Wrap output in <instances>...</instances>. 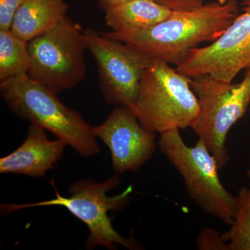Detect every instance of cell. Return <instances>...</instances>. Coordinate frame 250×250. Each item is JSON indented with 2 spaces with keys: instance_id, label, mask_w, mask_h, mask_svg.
<instances>
[{
  "instance_id": "6da1fadb",
  "label": "cell",
  "mask_w": 250,
  "mask_h": 250,
  "mask_svg": "<svg viewBox=\"0 0 250 250\" xmlns=\"http://www.w3.org/2000/svg\"><path fill=\"white\" fill-rule=\"evenodd\" d=\"M238 14L237 0H228L223 5L211 2L190 11H172L165 21L144 30L110 31L103 34L149 58L164 61L177 67L199 45L218 39Z\"/></svg>"
},
{
  "instance_id": "7a4b0ae2",
  "label": "cell",
  "mask_w": 250,
  "mask_h": 250,
  "mask_svg": "<svg viewBox=\"0 0 250 250\" xmlns=\"http://www.w3.org/2000/svg\"><path fill=\"white\" fill-rule=\"evenodd\" d=\"M0 94L18 118L50 131L80 155L90 157L100 152L93 126L27 74L1 81Z\"/></svg>"
},
{
  "instance_id": "3957f363",
  "label": "cell",
  "mask_w": 250,
  "mask_h": 250,
  "mask_svg": "<svg viewBox=\"0 0 250 250\" xmlns=\"http://www.w3.org/2000/svg\"><path fill=\"white\" fill-rule=\"evenodd\" d=\"M121 179L117 174L112 175L102 183L89 179L77 181L69 187L70 196H62L55 189L56 197L47 201L28 204H3L1 213L10 214L16 210L44 206H61L84 223L89 229L85 241V248L92 250L101 246L108 250L118 249V246L129 250H142L139 242L133 236L125 237L113 228L108 211H120L129 205L133 187L130 186L125 191L116 195H108L110 190L118 187Z\"/></svg>"
},
{
  "instance_id": "277c9868",
  "label": "cell",
  "mask_w": 250,
  "mask_h": 250,
  "mask_svg": "<svg viewBox=\"0 0 250 250\" xmlns=\"http://www.w3.org/2000/svg\"><path fill=\"white\" fill-rule=\"evenodd\" d=\"M131 111L143 127L154 134L191 128L200 114L189 77L168 62L152 59L146 67Z\"/></svg>"
},
{
  "instance_id": "5b68a950",
  "label": "cell",
  "mask_w": 250,
  "mask_h": 250,
  "mask_svg": "<svg viewBox=\"0 0 250 250\" xmlns=\"http://www.w3.org/2000/svg\"><path fill=\"white\" fill-rule=\"evenodd\" d=\"M159 147L183 179L188 195L207 215L230 226L236 209V197L222 183L214 156L199 139L195 146L184 142L179 129L161 134Z\"/></svg>"
},
{
  "instance_id": "8992f818",
  "label": "cell",
  "mask_w": 250,
  "mask_h": 250,
  "mask_svg": "<svg viewBox=\"0 0 250 250\" xmlns=\"http://www.w3.org/2000/svg\"><path fill=\"white\" fill-rule=\"evenodd\" d=\"M189 80L200 108L191 129L205 143L221 170L230 159L226 145L229 131L249 111L250 67L238 83L223 82L208 75Z\"/></svg>"
},
{
  "instance_id": "52a82bcc",
  "label": "cell",
  "mask_w": 250,
  "mask_h": 250,
  "mask_svg": "<svg viewBox=\"0 0 250 250\" xmlns=\"http://www.w3.org/2000/svg\"><path fill=\"white\" fill-rule=\"evenodd\" d=\"M28 76L58 94L76 86L86 73L88 50L83 29L65 17L55 27L28 42Z\"/></svg>"
},
{
  "instance_id": "ba28073f",
  "label": "cell",
  "mask_w": 250,
  "mask_h": 250,
  "mask_svg": "<svg viewBox=\"0 0 250 250\" xmlns=\"http://www.w3.org/2000/svg\"><path fill=\"white\" fill-rule=\"evenodd\" d=\"M83 32L88 50L98 66L105 101L131 108L137 99L143 72L152 59L91 28L83 29Z\"/></svg>"
},
{
  "instance_id": "9c48e42d",
  "label": "cell",
  "mask_w": 250,
  "mask_h": 250,
  "mask_svg": "<svg viewBox=\"0 0 250 250\" xmlns=\"http://www.w3.org/2000/svg\"><path fill=\"white\" fill-rule=\"evenodd\" d=\"M243 13L222 35L206 47L191 50L176 70L189 78L208 75L232 82L243 69L250 67V0H243Z\"/></svg>"
},
{
  "instance_id": "30bf717a",
  "label": "cell",
  "mask_w": 250,
  "mask_h": 250,
  "mask_svg": "<svg viewBox=\"0 0 250 250\" xmlns=\"http://www.w3.org/2000/svg\"><path fill=\"white\" fill-rule=\"evenodd\" d=\"M93 131L109 149L117 174L139 170L155 152L156 134L143 127L129 107L116 106Z\"/></svg>"
},
{
  "instance_id": "8fae6325",
  "label": "cell",
  "mask_w": 250,
  "mask_h": 250,
  "mask_svg": "<svg viewBox=\"0 0 250 250\" xmlns=\"http://www.w3.org/2000/svg\"><path fill=\"white\" fill-rule=\"evenodd\" d=\"M45 131L39 125L31 124L22 144L0 159V172L39 177L53 168L67 145L62 139L49 140Z\"/></svg>"
},
{
  "instance_id": "7c38bea8",
  "label": "cell",
  "mask_w": 250,
  "mask_h": 250,
  "mask_svg": "<svg viewBox=\"0 0 250 250\" xmlns=\"http://www.w3.org/2000/svg\"><path fill=\"white\" fill-rule=\"evenodd\" d=\"M172 11L155 0H127L104 10L105 22L113 32H134L165 21Z\"/></svg>"
},
{
  "instance_id": "4fadbf2b",
  "label": "cell",
  "mask_w": 250,
  "mask_h": 250,
  "mask_svg": "<svg viewBox=\"0 0 250 250\" xmlns=\"http://www.w3.org/2000/svg\"><path fill=\"white\" fill-rule=\"evenodd\" d=\"M65 0H24L11 29L27 42L47 32L66 17Z\"/></svg>"
},
{
  "instance_id": "5bb4252c",
  "label": "cell",
  "mask_w": 250,
  "mask_h": 250,
  "mask_svg": "<svg viewBox=\"0 0 250 250\" xmlns=\"http://www.w3.org/2000/svg\"><path fill=\"white\" fill-rule=\"evenodd\" d=\"M29 67L28 42L11 29H0V82L26 75Z\"/></svg>"
},
{
  "instance_id": "9a60e30c",
  "label": "cell",
  "mask_w": 250,
  "mask_h": 250,
  "mask_svg": "<svg viewBox=\"0 0 250 250\" xmlns=\"http://www.w3.org/2000/svg\"><path fill=\"white\" fill-rule=\"evenodd\" d=\"M236 197V209L231 228L222 234L229 250H250V188L243 187Z\"/></svg>"
},
{
  "instance_id": "2e32d148",
  "label": "cell",
  "mask_w": 250,
  "mask_h": 250,
  "mask_svg": "<svg viewBox=\"0 0 250 250\" xmlns=\"http://www.w3.org/2000/svg\"><path fill=\"white\" fill-rule=\"evenodd\" d=\"M197 248L200 250H229V245L224 241L222 234L214 229L205 228L197 238Z\"/></svg>"
},
{
  "instance_id": "e0dca14e",
  "label": "cell",
  "mask_w": 250,
  "mask_h": 250,
  "mask_svg": "<svg viewBox=\"0 0 250 250\" xmlns=\"http://www.w3.org/2000/svg\"><path fill=\"white\" fill-rule=\"evenodd\" d=\"M24 0H0V29H11L16 13Z\"/></svg>"
},
{
  "instance_id": "ac0fdd59",
  "label": "cell",
  "mask_w": 250,
  "mask_h": 250,
  "mask_svg": "<svg viewBox=\"0 0 250 250\" xmlns=\"http://www.w3.org/2000/svg\"><path fill=\"white\" fill-rule=\"evenodd\" d=\"M173 11H185L196 9L203 5L202 0H155Z\"/></svg>"
},
{
  "instance_id": "d6986e66",
  "label": "cell",
  "mask_w": 250,
  "mask_h": 250,
  "mask_svg": "<svg viewBox=\"0 0 250 250\" xmlns=\"http://www.w3.org/2000/svg\"><path fill=\"white\" fill-rule=\"evenodd\" d=\"M126 1H127V0H100L99 1V6L104 11V10L111 7V6L121 4V3L125 2Z\"/></svg>"
},
{
  "instance_id": "ffe728a7",
  "label": "cell",
  "mask_w": 250,
  "mask_h": 250,
  "mask_svg": "<svg viewBox=\"0 0 250 250\" xmlns=\"http://www.w3.org/2000/svg\"><path fill=\"white\" fill-rule=\"evenodd\" d=\"M247 177H248V181H249V187L250 188V164L249 167H248V170H247Z\"/></svg>"
},
{
  "instance_id": "44dd1931",
  "label": "cell",
  "mask_w": 250,
  "mask_h": 250,
  "mask_svg": "<svg viewBox=\"0 0 250 250\" xmlns=\"http://www.w3.org/2000/svg\"><path fill=\"white\" fill-rule=\"evenodd\" d=\"M217 1H218L219 4L223 5L226 4V3L228 2V0H217Z\"/></svg>"
},
{
  "instance_id": "7402d4cb",
  "label": "cell",
  "mask_w": 250,
  "mask_h": 250,
  "mask_svg": "<svg viewBox=\"0 0 250 250\" xmlns=\"http://www.w3.org/2000/svg\"><path fill=\"white\" fill-rule=\"evenodd\" d=\"M249 113H250V108H249Z\"/></svg>"
}]
</instances>
